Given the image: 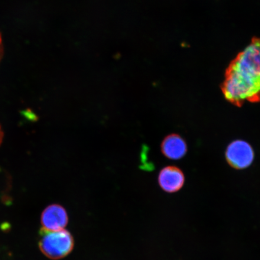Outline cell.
<instances>
[{"label":"cell","mask_w":260,"mask_h":260,"mask_svg":"<svg viewBox=\"0 0 260 260\" xmlns=\"http://www.w3.org/2000/svg\"><path fill=\"white\" fill-rule=\"evenodd\" d=\"M3 54V45L1 34H0V61H1Z\"/></svg>","instance_id":"7"},{"label":"cell","mask_w":260,"mask_h":260,"mask_svg":"<svg viewBox=\"0 0 260 260\" xmlns=\"http://www.w3.org/2000/svg\"><path fill=\"white\" fill-rule=\"evenodd\" d=\"M222 91L228 102L236 106L260 102V38L252 39L230 63Z\"/></svg>","instance_id":"1"},{"label":"cell","mask_w":260,"mask_h":260,"mask_svg":"<svg viewBox=\"0 0 260 260\" xmlns=\"http://www.w3.org/2000/svg\"><path fill=\"white\" fill-rule=\"evenodd\" d=\"M74 246L73 237L68 231L63 229L50 232L44 229L40 230L39 247L49 258H64L73 251Z\"/></svg>","instance_id":"2"},{"label":"cell","mask_w":260,"mask_h":260,"mask_svg":"<svg viewBox=\"0 0 260 260\" xmlns=\"http://www.w3.org/2000/svg\"><path fill=\"white\" fill-rule=\"evenodd\" d=\"M68 223L67 211L60 205H50L42 213L41 223L45 230L50 232L63 230Z\"/></svg>","instance_id":"4"},{"label":"cell","mask_w":260,"mask_h":260,"mask_svg":"<svg viewBox=\"0 0 260 260\" xmlns=\"http://www.w3.org/2000/svg\"><path fill=\"white\" fill-rule=\"evenodd\" d=\"M158 183L162 189L167 192H176L183 186L184 175L177 167H165L159 174Z\"/></svg>","instance_id":"5"},{"label":"cell","mask_w":260,"mask_h":260,"mask_svg":"<svg viewBox=\"0 0 260 260\" xmlns=\"http://www.w3.org/2000/svg\"><path fill=\"white\" fill-rule=\"evenodd\" d=\"M226 158L231 167L237 170H243L252 164L254 152L248 142L237 140L228 146Z\"/></svg>","instance_id":"3"},{"label":"cell","mask_w":260,"mask_h":260,"mask_svg":"<svg viewBox=\"0 0 260 260\" xmlns=\"http://www.w3.org/2000/svg\"><path fill=\"white\" fill-rule=\"evenodd\" d=\"M161 149L165 157L171 160H179L186 155L187 147L181 136L171 135L166 137L161 143Z\"/></svg>","instance_id":"6"},{"label":"cell","mask_w":260,"mask_h":260,"mask_svg":"<svg viewBox=\"0 0 260 260\" xmlns=\"http://www.w3.org/2000/svg\"><path fill=\"white\" fill-rule=\"evenodd\" d=\"M3 136H4V133H3L1 126H0V145H1L3 139Z\"/></svg>","instance_id":"8"}]
</instances>
